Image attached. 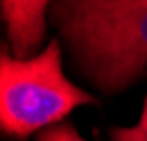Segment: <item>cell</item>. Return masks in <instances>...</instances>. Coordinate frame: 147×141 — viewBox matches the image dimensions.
Wrapping results in <instances>:
<instances>
[{"mask_svg": "<svg viewBox=\"0 0 147 141\" xmlns=\"http://www.w3.org/2000/svg\"><path fill=\"white\" fill-rule=\"evenodd\" d=\"M50 22L78 74L103 94L147 70V0H54Z\"/></svg>", "mask_w": 147, "mask_h": 141, "instance_id": "1", "label": "cell"}, {"mask_svg": "<svg viewBox=\"0 0 147 141\" xmlns=\"http://www.w3.org/2000/svg\"><path fill=\"white\" fill-rule=\"evenodd\" d=\"M96 97L74 86L62 68L60 40H52L32 58H0V125L12 137H28L66 117Z\"/></svg>", "mask_w": 147, "mask_h": 141, "instance_id": "2", "label": "cell"}, {"mask_svg": "<svg viewBox=\"0 0 147 141\" xmlns=\"http://www.w3.org/2000/svg\"><path fill=\"white\" fill-rule=\"evenodd\" d=\"M54 0H2V18L14 58H32L46 34V12Z\"/></svg>", "mask_w": 147, "mask_h": 141, "instance_id": "3", "label": "cell"}, {"mask_svg": "<svg viewBox=\"0 0 147 141\" xmlns=\"http://www.w3.org/2000/svg\"><path fill=\"white\" fill-rule=\"evenodd\" d=\"M111 141H147V95L139 121L131 127H115L111 131Z\"/></svg>", "mask_w": 147, "mask_h": 141, "instance_id": "4", "label": "cell"}, {"mask_svg": "<svg viewBox=\"0 0 147 141\" xmlns=\"http://www.w3.org/2000/svg\"><path fill=\"white\" fill-rule=\"evenodd\" d=\"M38 141H86V139L72 125H54V127L44 129L38 135Z\"/></svg>", "mask_w": 147, "mask_h": 141, "instance_id": "5", "label": "cell"}]
</instances>
